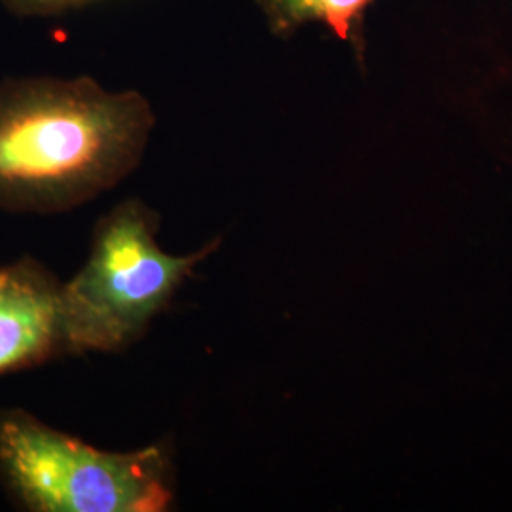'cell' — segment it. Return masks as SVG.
<instances>
[{
    "label": "cell",
    "instance_id": "6da1fadb",
    "mask_svg": "<svg viewBox=\"0 0 512 512\" xmlns=\"http://www.w3.org/2000/svg\"><path fill=\"white\" fill-rule=\"evenodd\" d=\"M156 124L143 93L93 78L0 84V209L63 213L114 188L141 164Z\"/></svg>",
    "mask_w": 512,
    "mask_h": 512
},
{
    "label": "cell",
    "instance_id": "7a4b0ae2",
    "mask_svg": "<svg viewBox=\"0 0 512 512\" xmlns=\"http://www.w3.org/2000/svg\"><path fill=\"white\" fill-rule=\"evenodd\" d=\"M160 215L128 200L97 222L84 268L63 283L69 355L114 353L137 342L219 239L188 256L167 255Z\"/></svg>",
    "mask_w": 512,
    "mask_h": 512
},
{
    "label": "cell",
    "instance_id": "3957f363",
    "mask_svg": "<svg viewBox=\"0 0 512 512\" xmlns=\"http://www.w3.org/2000/svg\"><path fill=\"white\" fill-rule=\"evenodd\" d=\"M0 478L35 512H164L173 503L165 446L105 452L25 410H0Z\"/></svg>",
    "mask_w": 512,
    "mask_h": 512
},
{
    "label": "cell",
    "instance_id": "277c9868",
    "mask_svg": "<svg viewBox=\"0 0 512 512\" xmlns=\"http://www.w3.org/2000/svg\"><path fill=\"white\" fill-rule=\"evenodd\" d=\"M69 355L63 283L40 262L0 266V376Z\"/></svg>",
    "mask_w": 512,
    "mask_h": 512
},
{
    "label": "cell",
    "instance_id": "5b68a950",
    "mask_svg": "<svg viewBox=\"0 0 512 512\" xmlns=\"http://www.w3.org/2000/svg\"><path fill=\"white\" fill-rule=\"evenodd\" d=\"M256 4L275 37H293L308 23H323L363 57L366 12L374 0H256Z\"/></svg>",
    "mask_w": 512,
    "mask_h": 512
},
{
    "label": "cell",
    "instance_id": "8992f818",
    "mask_svg": "<svg viewBox=\"0 0 512 512\" xmlns=\"http://www.w3.org/2000/svg\"><path fill=\"white\" fill-rule=\"evenodd\" d=\"M93 0H2V4L21 18H48L74 8H82Z\"/></svg>",
    "mask_w": 512,
    "mask_h": 512
}]
</instances>
